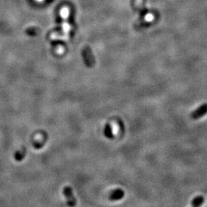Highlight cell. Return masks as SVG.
I'll list each match as a JSON object with an SVG mask.
<instances>
[{
	"label": "cell",
	"mask_w": 207,
	"mask_h": 207,
	"mask_svg": "<svg viewBox=\"0 0 207 207\" xmlns=\"http://www.w3.org/2000/svg\"><path fill=\"white\" fill-rule=\"evenodd\" d=\"M207 114V103H204L199 107L195 109L190 114V117L193 120H197L202 118Z\"/></svg>",
	"instance_id": "6da1fadb"
},
{
	"label": "cell",
	"mask_w": 207,
	"mask_h": 207,
	"mask_svg": "<svg viewBox=\"0 0 207 207\" xmlns=\"http://www.w3.org/2000/svg\"><path fill=\"white\" fill-rule=\"evenodd\" d=\"M204 198L203 196H198L192 200L191 204L194 207H198L204 203Z\"/></svg>",
	"instance_id": "8992f818"
},
{
	"label": "cell",
	"mask_w": 207,
	"mask_h": 207,
	"mask_svg": "<svg viewBox=\"0 0 207 207\" xmlns=\"http://www.w3.org/2000/svg\"><path fill=\"white\" fill-rule=\"evenodd\" d=\"M152 17H153V16H152V15H151V14H150V15H148V16H147V20H148V21L151 20V19L152 18Z\"/></svg>",
	"instance_id": "ba28073f"
},
{
	"label": "cell",
	"mask_w": 207,
	"mask_h": 207,
	"mask_svg": "<svg viewBox=\"0 0 207 207\" xmlns=\"http://www.w3.org/2000/svg\"><path fill=\"white\" fill-rule=\"evenodd\" d=\"M26 150L23 147L21 151H18L16 152L15 154V156H14V157H15L16 160L18 162L22 161L23 159V157L26 156Z\"/></svg>",
	"instance_id": "52a82bcc"
},
{
	"label": "cell",
	"mask_w": 207,
	"mask_h": 207,
	"mask_svg": "<svg viewBox=\"0 0 207 207\" xmlns=\"http://www.w3.org/2000/svg\"><path fill=\"white\" fill-rule=\"evenodd\" d=\"M64 194L67 198V204L70 206H74L77 204V199L75 198L72 190L70 187L67 186L64 189Z\"/></svg>",
	"instance_id": "7a4b0ae2"
},
{
	"label": "cell",
	"mask_w": 207,
	"mask_h": 207,
	"mask_svg": "<svg viewBox=\"0 0 207 207\" xmlns=\"http://www.w3.org/2000/svg\"><path fill=\"white\" fill-rule=\"evenodd\" d=\"M125 196V192L121 189H117L113 190L109 196L111 201H117L122 199Z\"/></svg>",
	"instance_id": "277c9868"
},
{
	"label": "cell",
	"mask_w": 207,
	"mask_h": 207,
	"mask_svg": "<svg viewBox=\"0 0 207 207\" xmlns=\"http://www.w3.org/2000/svg\"><path fill=\"white\" fill-rule=\"evenodd\" d=\"M83 56L85 65L88 67H93L95 65V59H94L91 50L89 48H85L83 50Z\"/></svg>",
	"instance_id": "3957f363"
},
{
	"label": "cell",
	"mask_w": 207,
	"mask_h": 207,
	"mask_svg": "<svg viewBox=\"0 0 207 207\" xmlns=\"http://www.w3.org/2000/svg\"><path fill=\"white\" fill-rule=\"evenodd\" d=\"M104 135L106 138L109 139V140L114 139V134L113 132L112 127L109 123H107L105 125Z\"/></svg>",
	"instance_id": "5b68a950"
}]
</instances>
